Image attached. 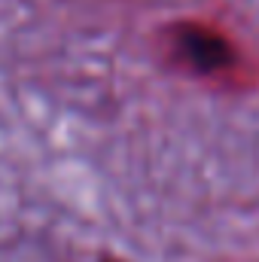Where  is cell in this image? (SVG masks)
<instances>
[{
	"mask_svg": "<svg viewBox=\"0 0 259 262\" xmlns=\"http://www.w3.org/2000/svg\"><path fill=\"white\" fill-rule=\"evenodd\" d=\"M174 46L180 58L198 73H223L235 64L232 43L207 25H180L174 31Z\"/></svg>",
	"mask_w": 259,
	"mask_h": 262,
	"instance_id": "1",
	"label": "cell"
}]
</instances>
